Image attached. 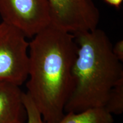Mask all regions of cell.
Returning a JSON list of instances; mask_svg holds the SVG:
<instances>
[{"label":"cell","instance_id":"1","mask_svg":"<svg viewBox=\"0 0 123 123\" xmlns=\"http://www.w3.org/2000/svg\"><path fill=\"white\" fill-rule=\"evenodd\" d=\"M29 44L26 93L46 123L65 114L73 88L72 70L78 45L73 34L50 25Z\"/></svg>","mask_w":123,"mask_h":123},{"label":"cell","instance_id":"2","mask_svg":"<svg viewBox=\"0 0 123 123\" xmlns=\"http://www.w3.org/2000/svg\"><path fill=\"white\" fill-rule=\"evenodd\" d=\"M73 35L78 50L72 70L73 88L64 112L104 107L112 88L123 78L122 64L104 31L96 28Z\"/></svg>","mask_w":123,"mask_h":123},{"label":"cell","instance_id":"3","mask_svg":"<svg viewBox=\"0 0 123 123\" xmlns=\"http://www.w3.org/2000/svg\"><path fill=\"white\" fill-rule=\"evenodd\" d=\"M15 27L0 23V80L21 86L28 77L29 44Z\"/></svg>","mask_w":123,"mask_h":123},{"label":"cell","instance_id":"4","mask_svg":"<svg viewBox=\"0 0 123 123\" xmlns=\"http://www.w3.org/2000/svg\"><path fill=\"white\" fill-rule=\"evenodd\" d=\"M2 22L32 38L51 24L48 0H0Z\"/></svg>","mask_w":123,"mask_h":123},{"label":"cell","instance_id":"5","mask_svg":"<svg viewBox=\"0 0 123 123\" xmlns=\"http://www.w3.org/2000/svg\"><path fill=\"white\" fill-rule=\"evenodd\" d=\"M51 25L71 34L98 28L100 12L92 0H48Z\"/></svg>","mask_w":123,"mask_h":123},{"label":"cell","instance_id":"6","mask_svg":"<svg viewBox=\"0 0 123 123\" xmlns=\"http://www.w3.org/2000/svg\"><path fill=\"white\" fill-rule=\"evenodd\" d=\"M23 93L20 86L0 80V123H26Z\"/></svg>","mask_w":123,"mask_h":123},{"label":"cell","instance_id":"7","mask_svg":"<svg viewBox=\"0 0 123 123\" xmlns=\"http://www.w3.org/2000/svg\"><path fill=\"white\" fill-rule=\"evenodd\" d=\"M113 116L104 108H93L75 113L67 112L55 123H113Z\"/></svg>","mask_w":123,"mask_h":123},{"label":"cell","instance_id":"8","mask_svg":"<svg viewBox=\"0 0 123 123\" xmlns=\"http://www.w3.org/2000/svg\"><path fill=\"white\" fill-rule=\"evenodd\" d=\"M111 115H121L123 112V78L110 91L104 107Z\"/></svg>","mask_w":123,"mask_h":123},{"label":"cell","instance_id":"9","mask_svg":"<svg viewBox=\"0 0 123 123\" xmlns=\"http://www.w3.org/2000/svg\"><path fill=\"white\" fill-rule=\"evenodd\" d=\"M23 101L26 111L27 119L26 123H46L43 119L41 113L26 92H24L23 93Z\"/></svg>","mask_w":123,"mask_h":123},{"label":"cell","instance_id":"10","mask_svg":"<svg viewBox=\"0 0 123 123\" xmlns=\"http://www.w3.org/2000/svg\"><path fill=\"white\" fill-rule=\"evenodd\" d=\"M112 52L116 58L122 62L123 61V41H118L114 46H112Z\"/></svg>","mask_w":123,"mask_h":123},{"label":"cell","instance_id":"11","mask_svg":"<svg viewBox=\"0 0 123 123\" xmlns=\"http://www.w3.org/2000/svg\"><path fill=\"white\" fill-rule=\"evenodd\" d=\"M107 4L115 7H119L122 4L123 0H104Z\"/></svg>","mask_w":123,"mask_h":123}]
</instances>
